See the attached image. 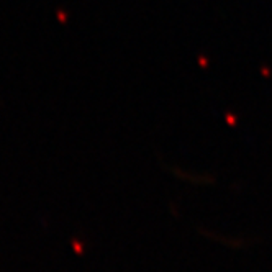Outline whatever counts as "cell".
I'll list each match as a JSON object with an SVG mask.
<instances>
[{
  "label": "cell",
  "mask_w": 272,
  "mask_h": 272,
  "mask_svg": "<svg viewBox=\"0 0 272 272\" xmlns=\"http://www.w3.org/2000/svg\"><path fill=\"white\" fill-rule=\"evenodd\" d=\"M71 243H73V246H74V249H76V251H78V253L80 254V253H82V248H80V244L78 243V241H76V239H73V241H71Z\"/></svg>",
  "instance_id": "6da1fadb"
}]
</instances>
